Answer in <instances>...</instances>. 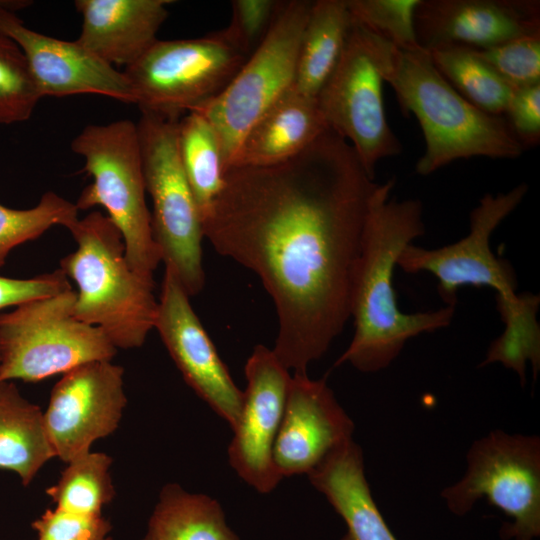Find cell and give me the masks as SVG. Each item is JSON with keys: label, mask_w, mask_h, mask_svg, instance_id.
Wrapping results in <instances>:
<instances>
[{"label": "cell", "mask_w": 540, "mask_h": 540, "mask_svg": "<svg viewBox=\"0 0 540 540\" xmlns=\"http://www.w3.org/2000/svg\"><path fill=\"white\" fill-rule=\"evenodd\" d=\"M378 183L327 130L297 156L232 167L203 220L213 248L257 274L275 305L272 349L295 374L321 358L350 318L352 279Z\"/></svg>", "instance_id": "cell-1"}, {"label": "cell", "mask_w": 540, "mask_h": 540, "mask_svg": "<svg viewBox=\"0 0 540 540\" xmlns=\"http://www.w3.org/2000/svg\"><path fill=\"white\" fill-rule=\"evenodd\" d=\"M394 180L378 184L370 200L351 288L354 335L335 365L350 363L371 373L388 367L405 343L450 325L455 307L404 313L397 304L393 274L403 249L425 233L419 200L390 199Z\"/></svg>", "instance_id": "cell-2"}, {"label": "cell", "mask_w": 540, "mask_h": 540, "mask_svg": "<svg viewBox=\"0 0 540 540\" xmlns=\"http://www.w3.org/2000/svg\"><path fill=\"white\" fill-rule=\"evenodd\" d=\"M362 31L381 78L393 88L402 110L412 113L421 127L425 151L416 163L417 174H432L458 159L521 156L523 147L504 116L488 114L461 96L426 49L403 50Z\"/></svg>", "instance_id": "cell-3"}, {"label": "cell", "mask_w": 540, "mask_h": 540, "mask_svg": "<svg viewBox=\"0 0 540 540\" xmlns=\"http://www.w3.org/2000/svg\"><path fill=\"white\" fill-rule=\"evenodd\" d=\"M77 248L60 260V269L77 285L75 317L103 330L114 347H141L154 329L158 301L154 283L129 266L121 233L99 211L69 230Z\"/></svg>", "instance_id": "cell-4"}, {"label": "cell", "mask_w": 540, "mask_h": 540, "mask_svg": "<svg viewBox=\"0 0 540 540\" xmlns=\"http://www.w3.org/2000/svg\"><path fill=\"white\" fill-rule=\"evenodd\" d=\"M71 150L84 158V170L93 179L75 203L78 210L103 207L121 233L131 269L143 280L154 283L153 274L161 254L145 199L136 123L117 120L89 124L72 140Z\"/></svg>", "instance_id": "cell-5"}, {"label": "cell", "mask_w": 540, "mask_h": 540, "mask_svg": "<svg viewBox=\"0 0 540 540\" xmlns=\"http://www.w3.org/2000/svg\"><path fill=\"white\" fill-rule=\"evenodd\" d=\"M180 119L141 112L136 125L146 192L153 203V237L165 268L175 274L191 297L199 294L205 285L202 265L204 233L202 218L179 154Z\"/></svg>", "instance_id": "cell-6"}, {"label": "cell", "mask_w": 540, "mask_h": 540, "mask_svg": "<svg viewBox=\"0 0 540 540\" xmlns=\"http://www.w3.org/2000/svg\"><path fill=\"white\" fill-rule=\"evenodd\" d=\"M75 299L70 289L0 314V381L38 382L113 359L117 349L103 330L75 317Z\"/></svg>", "instance_id": "cell-7"}, {"label": "cell", "mask_w": 540, "mask_h": 540, "mask_svg": "<svg viewBox=\"0 0 540 540\" xmlns=\"http://www.w3.org/2000/svg\"><path fill=\"white\" fill-rule=\"evenodd\" d=\"M312 1H283L259 46L224 90L193 112L202 114L219 139L225 173L259 118L294 84Z\"/></svg>", "instance_id": "cell-8"}, {"label": "cell", "mask_w": 540, "mask_h": 540, "mask_svg": "<svg viewBox=\"0 0 540 540\" xmlns=\"http://www.w3.org/2000/svg\"><path fill=\"white\" fill-rule=\"evenodd\" d=\"M247 58L222 29L199 38L157 40L123 72L141 112L180 119L220 94Z\"/></svg>", "instance_id": "cell-9"}, {"label": "cell", "mask_w": 540, "mask_h": 540, "mask_svg": "<svg viewBox=\"0 0 540 540\" xmlns=\"http://www.w3.org/2000/svg\"><path fill=\"white\" fill-rule=\"evenodd\" d=\"M467 461L463 479L441 493L449 509L463 515L486 497L513 519L502 529L504 538L532 540L539 536L540 439L492 431L473 443Z\"/></svg>", "instance_id": "cell-10"}, {"label": "cell", "mask_w": 540, "mask_h": 540, "mask_svg": "<svg viewBox=\"0 0 540 540\" xmlns=\"http://www.w3.org/2000/svg\"><path fill=\"white\" fill-rule=\"evenodd\" d=\"M383 82L362 28L353 23L342 55L316 101L328 128L353 147L373 179L380 160L402 151L387 121Z\"/></svg>", "instance_id": "cell-11"}, {"label": "cell", "mask_w": 540, "mask_h": 540, "mask_svg": "<svg viewBox=\"0 0 540 540\" xmlns=\"http://www.w3.org/2000/svg\"><path fill=\"white\" fill-rule=\"evenodd\" d=\"M528 186L521 183L506 193L484 195L470 213L469 233L459 241L436 249L407 245L397 267L407 273L426 271L437 279V291L445 306L455 307L463 286L490 287L497 294H513L517 276L511 263L491 250L494 230L522 202Z\"/></svg>", "instance_id": "cell-12"}, {"label": "cell", "mask_w": 540, "mask_h": 540, "mask_svg": "<svg viewBox=\"0 0 540 540\" xmlns=\"http://www.w3.org/2000/svg\"><path fill=\"white\" fill-rule=\"evenodd\" d=\"M126 405L124 369L118 364L89 362L62 374L43 411L55 457L67 463L91 451L94 442L117 430Z\"/></svg>", "instance_id": "cell-13"}, {"label": "cell", "mask_w": 540, "mask_h": 540, "mask_svg": "<svg viewBox=\"0 0 540 540\" xmlns=\"http://www.w3.org/2000/svg\"><path fill=\"white\" fill-rule=\"evenodd\" d=\"M243 404L228 448L231 467L262 494L274 490L282 477L273 460L291 377L272 349L257 345L245 365Z\"/></svg>", "instance_id": "cell-14"}, {"label": "cell", "mask_w": 540, "mask_h": 540, "mask_svg": "<svg viewBox=\"0 0 540 540\" xmlns=\"http://www.w3.org/2000/svg\"><path fill=\"white\" fill-rule=\"evenodd\" d=\"M175 274L165 268L154 323L185 382L233 429L243 391L232 379Z\"/></svg>", "instance_id": "cell-15"}, {"label": "cell", "mask_w": 540, "mask_h": 540, "mask_svg": "<svg viewBox=\"0 0 540 540\" xmlns=\"http://www.w3.org/2000/svg\"><path fill=\"white\" fill-rule=\"evenodd\" d=\"M29 3L0 0V34L20 48L42 97L99 94L134 103L124 72L98 58L76 40H60L26 27L15 10Z\"/></svg>", "instance_id": "cell-16"}, {"label": "cell", "mask_w": 540, "mask_h": 540, "mask_svg": "<svg viewBox=\"0 0 540 540\" xmlns=\"http://www.w3.org/2000/svg\"><path fill=\"white\" fill-rule=\"evenodd\" d=\"M353 430V421L324 380L294 374L273 448L276 470L282 478L307 475L351 440Z\"/></svg>", "instance_id": "cell-17"}, {"label": "cell", "mask_w": 540, "mask_h": 540, "mask_svg": "<svg viewBox=\"0 0 540 540\" xmlns=\"http://www.w3.org/2000/svg\"><path fill=\"white\" fill-rule=\"evenodd\" d=\"M418 43L485 49L540 34L538 0H420L415 11Z\"/></svg>", "instance_id": "cell-18"}, {"label": "cell", "mask_w": 540, "mask_h": 540, "mask_svg": "<svg viewBox=\"0 0 540 540\" xmlns=\"http://www.w3.org/2000/svg\"><path fill=\"white\" fill-rule=\"evenodd\" d=\"M171 0H76L82 17L76 40L114 66L136 62L158 39Z\"/></svg>", "instance_id": "cell-19"}, {"label": "cell", "mask_w": 540, "mask_h": 540, "mask_svg": "<svg viewBox=\"0 0 540 540\" xmlns=\"http://www.w3.org/2000/svg\"><path fill=\"white\" fill-rule=\"evenodd\" d=\"M329 130L316 98L293 88L252 126L230 167H259L287 161Z\"/></svg>", "instance_id": "cell-20"}, {"label": "cell", "mask_w": 540, "mask_h": 540, "mask_svg": "<svg viewBox=\"0 0 540 540\" xmlns=\"http://www.w3.org/2000/svg\"><path fill=\"white\" fill-rule=\"evenodd\" d=\"M307 476L344 520L347 533L341 540H397L373 500L361 448L352 439L331 451Z\"/></svg>", "instance_id": "cell-21"}, {"label": "cell", "mask_w": 540, "mask_h": 540, "mask_svg": "<svg viewBox=\"0 0 540 540\" xmlns=\"http://www.w3.org/2000/svg\"><path fill=\"white\" fill-rule=\"evenodd\" d=\"M54 457L41 408L12 381H0V469L16 473L28 486Z\"/></svg>", "instance_id": "cell-22"}, {"label": "cell", "mask_w": 540, "mask_h": 540, "mask_svg": "<svg viewBox=\"0 0 540 540\" xmlns=\"http://www.w3.org/2000/svg\"><path fill=\"white\" fill-rule=\"evenodd\" d=\"M352 25L346 0L312 3L298 55L295 91L316 98L342 55Z\"/></svg>", "instance_id": "cell-23"}, {"label": "cell", "mask_w": 540, "mask_h": 540, "mask_svg": "<svg viewBox=\"0 0 540 540\" xmlns=\"http://www.w3.org/2000/svg\"><path fill=\"white\" fill-rule=\"evenodd\" d=\"M141 540H240L220 504L176 483L163 486Z\"/></svg>", "instance_id": "cell-24"}, {"label": "cell", "mask_w": 540, "mask_h": 540, "mask_svg": "<svg viewBox=\"0 0 540 540\" xmlns=\"http://www.w3.org/2000/svg\"><path fill=\"white\" fill-rule=\"evenodd\" d=\"M539 305L540 296L531 292L496 294V308L504 331L490 344L480 366L499 362L514 370L523 385L529 361L536 377L540 367Z\"/></svg>", "instance_id": "cell-25"}, {"label": "cell", "mask_w": 540, "mask_h": 540, "mask_svg": "<svg viewBox=\"0 0 540 540\" xmlns=\"http://www.w3.org/2000/svg\"><path fill=\"white\" fill-rule=\"evenodd\" d=\"M178 147L203 223L224 184L225 167L219 139L202 114L189 112L178 123Z\"/></svg>", "instance_id": "cell-26"}, {"label": "cell", "mask_w": 540, "mask_h": 540, "mask_svg": "<svg viewBox=\"0 0 540 540\" xmlns=\"http://www.w3.org/2000/svg\"><path fill=\"white\" fill-rule=\"evenodd\" d=\"M442 76L467 101L495 116H504L514 89L472 48L441 45L427 50Z\"/></svg>", "instance_id": "cell-27"}, {"label": "cell", "mask_w": 540, "mask_h": 540, "mask_svg": "<svg viewBox=\"0 0 540 540\" xmlns=\"http://www.w3.org/2000/svg\"><path fill=\"white\" fill-rule=\"evenodd\" d=\"M58 481L46 489L56 508L87 516H100L116 495L110 468L112 458L89 451L69 462Z\"/></svg>", "instance_id": "cell-28"}, {"label": "cell", "mask_w": 540, "mask_h": 540, "mask_svg": "<svg viewBox=\"0 0 540 540\" xmlns=\"http://www.w3.org/2000/svg\"><path fill=\"white\" fill-rule=\"evenodd\" d=\"M78 208L55 192L44 193L29 209H12L0 204V267L18 245L35 240L53 226L70 230L79 220Z\"/></svg>", "instance_id": "cell-29"}, {"label": "cell", "mask_w": 540, "mask_h": 540, "mask_svg": "<svg viewBox=\"0 0 540 540\" xmlns=\"http://www.w3.org/2000/svg\"><path fill=\"white\" fill-rule=\"evenodd\" d=\"M420 0H346L353 23L403 50L422 49L415 30Z\"/></svg>", "instance_id": "cell-30"}, {"label": "cell", "mask_w": 540, "mask_h": 540, "mask_svg": "<svg viewBox=\"0 0 540 540\" xmlns=\"http://www.w3.org/2000/svg\"><path fill=\"white\" fill-rule=\"evenodd\" d=\"M41 98L20 48L0 34V125L28 120Z\"/></svg>", "instance_id": "cell-31"}, {"label": "cell", "mask_w": 540, "mask_h": 540, "mask_svg": "<svg viewBox=\"0 0 540 540\" xmlns=\"http://www.w3.org/2000/svg\"><path fill=\"white\" fill-rule=\"evenodd\" d=\"M473 50L514 90L540 83V34Z\"/></svg>", "instance_id": "cell-32"}, {"label": "cell", "mask_w": 540, "mask_h": 540, "mask_svg": "<svg viewBox=\"0 0 540 540\" xmlns=\"http://www.w3.org/2000/svg\"><path fill=\"white\" fill-rule=\"evenodd\" d=\"M282 2L233 0L231 22L223 31L232 43L249 57L265 38Z\"/></svg>", "instance_id": "cell-33"}, {"label": "cell", "mask_w": 540, "mask_h": 540, "mask_svg": "<svg viewBox=\"0 0 540 540\" xmlns=\"http://www.w3.org/2000/svg\"><path fill=\"white\" fill-rule=\"evenodd\" d=\"M31 526L38 540H103L112 529L102 515H81L56 507L45 510Z\"/></svg>", "instance_id": "cell-34"}, {"label": "cell", "mask_w": 540, "mask_h": 540, "mask_svg": "<svg viewBox=\"0 0 540 540\" xmlns=\"http://www.w3.org/2000/svg\"><path fill=\"white\" fill-rule=\"evenodd\" d=\"M504 115L523 149L536 146L540 141V83L514 90Z\"/></svg>", "instance_id": "cell-35"}, {"label": "cell", "mask_w": 540, "mask_h": 540, "mask_svg": "<svg viewBox=\"0 0 540 540\" xmlns=\"http://www.w3.org/2000/svg\"><path fill=\"white\" fill-rule=\"evenodd\" d=\"M69 279L59 268L28 279L0 276V309L70 290Z\"/></svg>", "instance_id": "cell-36"}, {"label": "cell", "mask_w": 540, "mask_h": 540, "mask_svg": "<svg viewBox=\"0 0 540 540\" xmlns=\"http://www.w3.org/2000/svg\"><path fill=\"white\" fill-rule=\"evenodd\" d=\"M103 540H113V538L109 535L108 537H106L105 539Z\"/></svg>", "instance_id": "cell-37"}]
</instances>
